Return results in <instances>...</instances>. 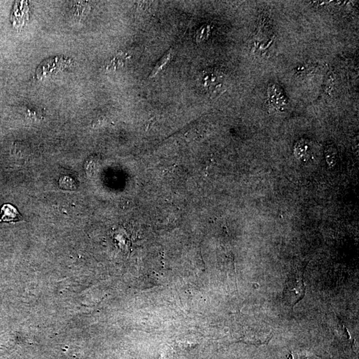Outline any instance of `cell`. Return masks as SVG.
<instances>
[{
    "label": "cell",
    "instance_id": "277c9868",
    "mask_svg": "<svg viewBox=\"0 0 359 359\" xmlns=\"http://www.w3.org/2000/svg\"><path fill=\"white\" fill-rule=\"evenodd\" d=\"M209 29L208 26H203L202 28L200 29L197 33L196 35V40L198 41H202L206 38L207 35H208Z\"/></svg>",
    "mask_w": 359,
    "mask_h": 359
},
{
    "label": "cell",
    "instance_id": "3957f363",
    "mask_svg": "<svg viewBox=\"0 0 359 359\" xmlns=\"http://www.w3.org/2000/svg\"><path fill=\"white\" fill-rule=\"evenodd\" d=\"M171 50H169L165 54V55H163V57L157 62V63L156 64L154 68H153L152 71H151V74L149 77H150L151 78H152L157 76V75L159 74L162 69H163V67L167 65L168 62H169L170 59H171Z\"/></svg>",
    "mask_w": 359,
    "mask_h": 359
},
{
    "label": "cell",
    "instance_id": "7a4b0ae2",
    "mask_svg": "<svg viewBox=\"0 0 359 359\" xmlns=\"http://www.w3.org/2000/svg\"><path fill=\"white\" fill-rule=\"evenodd\" d=\"M223 80V76L218 71L213 69L205 70L203 76V81L205 87H212L217 85L218 82Z\"/></svg>",
    "mask_w": 359,
    "mask_h": 359
},
{
    "label": "cell",
    "instance_id": "6da1fadb",
    "mask_svg": "<svg viewBox=\"0 0 359 359\" xmlns=\"http://www.w3.org/2000/svg\"><path fill=\"white\" fill-rule=\"evenodd\" d=\"M304 282V269H296L288 275L287 283L283 291L285 302L291 307L296 306L306 295Z\"/></svg>",
    "mask_w": 359,
    "mask_h": 359
}]
</instances>
